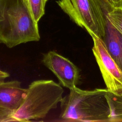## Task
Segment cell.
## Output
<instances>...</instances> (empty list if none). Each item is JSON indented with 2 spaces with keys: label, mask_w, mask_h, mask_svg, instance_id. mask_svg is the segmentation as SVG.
Instances as JSON below:
<instances>
[{
  "label": "cell",
  "mask_w": 122,
  "mask_h": 122,
  "mask_svg": "<svg viewBox=\"0 0 122 122\" xmlns=\"http://www.w3.org/2000/svg\"><path fill=\"white\" fill-rule=\"evenodd\" d=\"M40 40L27 0H0V43L9 48Z\"/></svg>",
  "instance_id": "cell-1"
},
{
  "label": "cell",
  "mask_w": 122,
  "mask_h": 122,
  "mask_svg": "<svg viewBox=\"0 0 122 122\" xmlns=\"http://www.w3.org/2000/svg\"><path fill=\"white\" fill-rule=\"evenodd\" d=\"M107 89H70L61 103L60 118L67 122H111V109Z\"/></svg>",
  "instance_id": "cell-2"
},
{
  "label": "cell",
  "mask_w": 122,
  "mask_h": 122,
  "mask_svg": "<svg viewBox=\"0 0 122 122\" xmlns=\"http://www.w3.org/2000/svg\"><path fill=\"white\" fill-rule=\"evenodd\" d=\"M62 86L51 80L32 81L27 89L20 107L13 113L16 122H29L45 118L63 99Z\"/></svg>",
  "instance_id": "cell-3"
},
{
  "label": "cell",
  "mask_w": 122,
  "mask_h": 122,
  "mask_svg": "<svg viewBox=\"0 0 122 122\" xmlns=\"http://www.w3.org/2000/svg\"><path fill=\"white\" fill-rule=\"evenodd\" d=\"M57 3L78 26L102 39L107 15L114 8L107 0H59Z\"/></svg>",
  "instance_id": "cell-4"
},
{
  "label": "cell",
  "mask_w": 122,
  "mask_h": 122,
  "mask_svg": "<svg viewBox=\"0 0 122 122\" xmlns=\"http://www.w3.org/2000/svg\"><path fill=\"white\" fill-rule=\"evenodd\" d=\"M92 51L109 92L122 95V71L108 53L102 40L92 36Z\"/></svg>",
  "instance_id": "cell-5"
},
{
  "label": "cell",
  "mask_w": 122,
  "mask_h": 122,
  "mask_svg": "<svg viewBox=\"0 0 122 122\" xmlns=\"http://www.w3.org/2000/svg\"><path fill=\"white\" fill-rule=\"evenodd\" d=\"M43 65L57 78L63 87L71 89L77 87L80 79V71L71 61L54 51L43 54Z\"/></svg>",
  "instance_id": "cell-6"
},
{
  "label": "cell",
  "mask_w": 122,
  "mask_h": 122,
  "mask_svg": "<svg viewBox=\"0 0 122 122\" xmlns=\"http://www.w3.org/2000/svg\"><path fill=\"white\" fill-rule=\"evenodd\" d=\"M21 82L14 80L0 82V107L13 113L20 107L26 94Z\"/></svg>",
  "instance_id": "cell-7"
},
{
  "label": "cell",
  "mask_w": 122,
  "mask_h": 122,
  "mask_svg": "<svg viewBox=\"0 0 122 122\" xmlns=\"http://www.w3.org/2000/svg\"><path fill=\"white\" fill-rule=\"evenodd\" d=\"M102 40L108 53L122 71V35L107 16L104 35Z\"/></svg>",
  "instance_id": "cell-8"
},
{
  "label": "cell",
  "mask_w": 122,
  "mask_h": 122,
  "mask_svg": "<svg viewBox=\"0 0 122 122\" xmlns=\"http://www.w3.org/2000/svg\"><path fill=\"white\" fill-rule=\"evenodd\" d=\"M106 97L111 112V122H122V95H116L108 91Z\"/></svg>",
  "instance_id": "cell-9"
},
{
  "label": "cell",
  "mask_w": 122,
  "mask_h": 122,
  "mask_svg": "<svg viewBox=\"0 0 122 122\" xmlns=\"http://www.w3.org/2000/svg\"><path fill=\"white\" fill-rule=\"evenodd\" d=\"M35 20L38 22L45 14V7L48 0H27Z\"/></svg>",
  "instance_id": "cell-10"
},
{
  "label": "cell",
  "mask_w": 122,
  "mask_h": 122,
  "mask_svg": "<svg viewBox=\"0 0 122 122\" xmlns=\"http://www.w3.org/2000/svg\"><path fill=\"white\" fill-rule=\"evenodd\" d=\"M107 18L122 35V7L114 8L107 14Z\"/></svg>",
  "instance_id": "cell-11"
},
{
  "label": "cell",
  "mask_w": 122,
  "mask_h": 122,
  "mask_svg": "<svg viewBox=\"0 0 122 122\" xmlns=\"http://www.w3.org/2000/svg\"><path fill=\"white\" fill-rule=\"evenodd\" d=\"M16 122L13 117V112L0 107V122Z\"/></svg>",
  "instance_id": "cell-12"
},
{
  "label": "cell",
  "mask_w": 122,
  "mask_h": 122,
  "mask_svg": "<svg viewBox=\"0 0 122 122\" xmlns=\"http://www.w3.org/2000/svg\"><path fill=\"white\" fill-rule=\"evenodd\" d=\"M112 7H122V0H107Z\"/></svg>",
  "instance_id": "cell-13"
},
{
  "label": "cell",
  "mask_w": 122,
  "mask_h": 122,
  "mask_svg": "<svg viewBox=\"0 0 122 122\" xmlns=\"http://www.w3.org/2000/svg\"><path fill=\"white\" fill-rule=\"evenodd\" d=\"M9 76L10 74L8 72L0 70V82L4 81Z\"/></svg>",
  "instance_id": "cell-14"
}]
</instances>
